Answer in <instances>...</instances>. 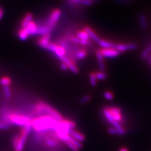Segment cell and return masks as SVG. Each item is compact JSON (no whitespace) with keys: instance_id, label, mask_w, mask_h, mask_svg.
<instances>
[{"instance_id":"6da1fadb","label":"cell","mask_w":151,"mask_h":151,"mask_svg":"<svg viewBox=\"0 0 151 151\" xmlns=\"http://www.w3.org/2000/svg\"><path fill=\"white\" fill-rule=\"evenodd\" d=\"M58 122L47 115L36 116L32 119V130L35 133H45L49 130L54 131Z\"/></svg>"},{"instance_id":"7a4b0ae2","label":"cell","mask_w":151,"mask_h":151,"mask_svg":"<svg viewBox=\"0 0 151 151\" xmlns=\"http://www.w3.org/2000/svg\"><path fill=\"white\" fill-rule=\"evenodd\" d=\"M32 118L27 115L13 111H7L3 114V119L1 120L9 126L17 125L23 127L32 124Z\"/></svg>"},{"instance_id":"3957f363","label":"cell","mask_w":151,"mask_h":151,"mask_svg":"<svg viewBox=\"0 0 151 151\" xmlns=\"http://www.w3.org/2000/svg\"><path fill=\"white\" fill-rule=\"evenodd\" d=\"M32 112L37 116L47 115L58 122L63 120V116L58 111L43 101H39L36 103L33 106Z\"/></svg>"},{"instance_id":"277c9868","label":"cell","mask_w":151,"mask_h":151,"mask_svg":"<svg viewBox=\"0 0 151 151\" xmlns=\"http://www.w3.org/2000/svg\"><path fill=\"white\" fill-rule=\"evenodd\" d=\"M61 15V10L59 9H55L49 13L47 21L44 24L53 31L60 20Z\"/></svg>"},{"instance_id":"5b68a950","label":"cell","mask_w":151,"mask_h":151,"mask_svg":"<svg viewBox=\"0 0 151 151\" xmlns=\"http://www.w3.org/2000/svg\"><path fill=\"white\" fill-rule=\"evenodd\" d=\"M138 48V45L135 44H115L114 49L120 52L121 53L128 50H135Z\"/></svg>"},{"instance_id":"8992f818","label":"cell","mask_w":151,"mask_h":151,"mask_svg":"<svg viewBox=\"0 0 151 151\" xmlns=\"http://www.w3.org/2000/svg\"><path fill=\"white\" fill-rule=\"evenodd\" d=\"M103 112L104 116L106 118V119H107L108 122L113 126L114 128H117V129H120V128H123L122 126V125L120 124V123L115 121V119H114L112 114L110 113V112L108 110V108H104L103 109Z\"/></svg>"},{"instance_id":"52a82bcc","label":"cell","mask_w":151,"mask_h":151,"mask_svg":"<svg viewBox=\"0 0 151 151\" xmlns=\"http://www.w3.org/2000/svg\"><path fill=\"white\" fill-rule=\"evenodd\" d=\"M104 57L113 58L119 56L121 53L114 48L101 49L99 50Z\"/></svg>"},{"instance_id":"ba28073f","label":"cell","mask_w":151,"mask_h":151,"mask_svg":"<svg viewBox=\"0 0 151 151\" xmlns=\"http://www.w3.org/2000/svg\"><path fill=\"white\" fill-rule=\"evenodd\" d=\"M51 38H52L51 34H45L40 36V37L38 39L37 43L40 47L45 49L46 47L48 45V44L50 42Z\"/></svg>"},{"instance_id":"9c48e42d","label":"cell","mask_w":151,"mask_h":151,"mask_svg":"<svg viewBox=\"0 0 151 151\" xmlns=\"http://www.w3.org/2000/svg\"><path fill=\"white\" fill-rule=\"evenodd\" d=\"M60 139L57 137L56 135L55 137H47L44 140L45 145L50 148H55L57 147L59 145Z\"/></svg>"},{"instance_id":"30bf717a","label":"cell","mask_w":151,"mask_h":151,"mask_svg":"<svg viewBox=\"0 0 151 151\" xmlns=\"http://www.w3.org/2000/svg\"><path fill=\"white\" fill-rule=\"evenodd\" d=\"M29 33L30 36H33L37 35V30H38V24L36 22L32 21L30 22L27 27L25 28Z\"/></svg>"},{"instance_id":"8fae6325","label":"cell","mask_w":151,"mask_h":151,"mask_svg":"<svg viewBox=\"0 0 151 151\" xmlns=\"http://www.w3.org/2000/svg\"><path fill=\"white\" fill-rule=\"evenodd\" d=\"M68 134L70 135L71 137H72L73 138L76 139V140H78L80 142H83L86 139L85 136L82 134L81 133L76 131L73 129H70L68 130Z\"/></svg>"},{"instance_id":"7c38bea8","label":"cell","mask_w":151,"mask_h":151,"mask_svg":"<svg viewBox=\"0 0 151 151\" xmlns=\"http://www.w3.org/2000/svg\"><path fill=\"white\" fill-rule=\"evenodd\" d=\"M33 15L30 12H27L22 19L20 22V26L22 28H26L28 24L32 21Z\"/></svg>"},{"instance_id":"4fadbf2b","label":"cell","mask_w":151,"mask_h":151,"mask_svg":"<svg viewBox=\"0 0 151 151\" xmlns=\"http://www.w3.org/2000/svg\"><path fill=\"white\" fill-rule=\"evenodd\" d=\"M96 56L97 58V61H98L99 67L100 70L102 72H105V63H104V57H103V55L101 53V52H100L99 50L96 51Z\"/></svg>"},{"instance_id":"5bb4252c","label":"cell","mask_w":151,"mask_h":151,"mask_svg":"<svg viewBox=\"0 0 151 151\" xmlns=\"http://www.w3.org/2000/svg\"><path fill=\"white\" fill-rule=\"evenodd\" d=\"M84 30L88 34L90 38L92 39V40H93L96 43H98L99 42V40H100L101 38L97 35V34L95 32L91 27H84Z\"/></svg>"},{"instance_id":"9a60e30c","label":"cell","mask_w":151,"mask_h":151,"mask_svg":"<svg viewBox=\"0 0 151 151\" xmlns=\"http://www.w3.org/2000/svg\"><path fill=\"white\" fill-rule=\"evenodd\" d=\"M103 49L114 48L115 47V43H114L113 42L104 40L102 39H100L99 42L97 43Z\"/></svg>"},{"instance_id":"2e32d148","label":"cell","mask_w":151,"mask_h":151,"mask_svg":"<svg viewBox=\"0 0 151 151\" xmlns=\"http://www.w3.org/2000/svg\"><path fill=\"white\" fill-rule=\"evenodd\" d=\"M108 133L112 135H123L126 133V130L123 128L117 129L115 128H110L108 129Z\"/></svg>"},{"instance_id":"e0dca14e","label":"cell","mask_w":151,"mask_h":151,"mask_svg":"<svg viewBox=\"0 0 151 151\" xmlns=\"http://www.w3.org/2000/svg\"><path fill=\"white\" fill-rule=\"evenodd\" d=\"M17 34H18V37L22 41H25L27 40L30 37L29 33L25 28H21L18 31Z\"/></svg>"},{"instance_id":"ac0fdd59","label":"cell","mask_w":151,"mask_h":151,"mask_svg":"<svg viewBox=\"0 0 151 151\" xmlns=\"http://www.w3.org/2000/svg\"><path fill=\"white\" fill-rule=\"evenodd\" d=\"M12 83V80L9 76H3L0 78V85L2 86H10Z\"/></svg>"},{"instance_id":"d6986e66","label":"cell","mask_w":151,"mask_h":151,"mask_svg":"<svg viewBox=\"0 0 151 151\" xmlns=\"http://www.w3.org/2000/svg\"><path fill=\"white\" fill-rule=\"evenodd\" d=\"M54 53L57 57H58L59 58H60L65 56V49L61 45L58 44Z\"/></svg>"},{"instance_id":"ffe728a7","label":"cell","mask_w":151,"mask_h":151,"mask_svg":"<svg viewBox=\"0 0 151 151\" xmlns=\"http://www.w3.org/2000/svg\"><path fill=\"white\" fill-rule=\"evenodd\" d=\"M78 38L80 40H90V37L87 33L83 29L82 30H80L77 32L76 35Z\"/></svg>"},{"instance_id":"44dd1931","label":"cell","mask_w":151,"mask_h":151,"mask_svg":"<svg viewBox=\"0 0 151 151\" xmlns=\"http://www.w3.org/2000/svg\"><path fill=\"white\" fill-rule=\"evenodd\" d=\"M67 140L70 141V142H72L73 145H75L79 150H80V149L83 148V145H82V143L81 142H79L78 140H76V139L73 138L72 137H71L69 134H68V136Z\"/></svg>"},{"instance_id":"7402d4cb","label":"cell","mask_w":151,"mask_h":151,"mask_svg":"<svg viewBox=\"0 0 151 151\" xmlns=\"http://www.w3.org/2000/svg\"><path fill=\"white\" fill-rule=\"evenodd\" d=\"M3 92L4 96L6 99L10 100L12 97V92L10 86L3 87Z\"/></svg>"},{"instance_id":"603a6c76","label":"cell","mask_w":151,"mask_h":151,"mask_svg":"<svg viewBox=\"0 0 151 151\" xmlns=\"http://www.w3.org/2000/svg\"><path fill=\"white\" fill-rule=\"evenodd\" d=\"M87 55V52L85 50H78L75 54V57L76 60H83Z\"/></svg>"},{"instance_id":"cb8c5ba5","label":"cell","mask_w":151,"mask_h":151,"mask_svg":"<svg viewBox=\"0 0 151 151\" xmlns=\"http://www.w3.org/2000/svg\"><path fill=\"white\" fill-rule=\"evenodd\" d=\"M95 75H96L97 80H100V81L105 80L108 78L107 74L105 72H102V71L95 73Z\"/></svg>"},{"instance_id":"d4e9b609","label":"cell","mask_w":151,"mask_h":151,"mask_svg":"<svg viewBox=\"0 0 151 151\" xmlns=\"http://www.w3.org/2000/svg\"><path fill=\"white\" fill-rule=\"evenodd\" d=\"M90 84L92 87H95L97 85V78L95 73H91L90 74Z\"/></svg>"},{"instance_id":"484cf974","label":"cell","mask_w":151,"mask_h":151,"mask_svg":"<svg viewBox=\"0 0 151 151\" xmlns=\"http://www.w3.org/2000/svg\"><path fill=\"white\" fill-rule=\"evenodd\" d=\"M151 43L148 45V46L141 53V58L142 59H145L148 57V55L151 53Z\"/></svg>"},{"instance_id":"4316f807","label":"cell","mask_w":151,"mask_h":151,"mask_svg":"<svg viewBox=\"0 0 151 151\" xmlns=\"http://www.w3.org/2000/svg\"><path fill=\"white\" fill-rule=\"evenodd\" d=\"M68 69L70 70L73 73H78L79 72V70L78 68V67L76 65L74 62H71L69 65H67Z\"/></svg>"},{"instance_id":"83f0119b","label":"cell","mask_w":151,"mask_h":151,"mask_svg":"<svg viewBox=\"0 0 151 151\" xmlns=\"http://www.w3.org/2000/svg\"><path fill=\"white\" fill-rule=\"evenodd\" d=\"M103 96L105 99L109 101H111L113 100L114 98V95L113 93L109 91H106L104 92L103 93Z\"/></svg>"},{"instance_id":"f1b7e54d","label":"cell","mask_w":151,"mask_h":151,"mask_svg":"<svg viewBox=\"0 0 151 151\" xmlns=\"http://www.w3.org/2000/svg\"><path fill=\"white\" fill-rule=\"evenodd\" d=\"M68 39L70 42H72V43L77 44H81V40L76 35H70L69 36Z\"/></svg>"},{"instance_id":"f546056e","label":"cell","mask_w":151,"mask_h":151,"mask_svg":"<svg viewBox=\"0 0 151 151\" xmlns=\"http://www.w3.org/2000/svg\"><path fill=\"white\" fill-rule=\"evenodd\" d=\"M140 24L141 27L143 29H146L147 28V21L146 17L142 15L140 17Z\"/></svg>"},{"instance_id":"4dcf8cb0","label":"cell","mask_w":151,"mask_h":151,"mask_svg":"<svg viewBox=\"0 0 151 151\" xmlns=\"http://www.w3.org/2000/svg\"><path fill=\"white\" fill-rule=\"evenodd\" d=\"M91 96L89 95H86L81 98L80 100V103L81 105L86 104L87 103H88L91 100Z\"/></svg>"},{"instance_id":"1f68e13d","label":"cell","mask_w":151,"mask_h":151,"mask_svg":"<svg viewBox=\"0 0 151 151\" xmlns=\"http://www.w3.org/2000/svg\"><path fill=\"white\" fill-rule=\"evenodd\" d=\"M108 109L112 115L115 114H122V110L120 108L117 107H110Z\"/></svg>"},{"instance_id":"d6a6232c","label":"cell","mask_w":151,"mask_h":151,"mask_svg":"<svg viewBox=\"0 0 151 151\" xmlns=\"http://www.w3.org/2000/svg\"><path fill=\"white\" fill-rule=\"evenodd\" d=\"M65 143L71 150H72L73 151H79V149L75 145H73L72 142H70V141L67 140L65 142Z\"/></svg>"},{"instance_id":"836d02e7","label":"cell","mask_w":151,"mask_h":151,"mask_svg":"<svg viewBox=\"0 0 151 151\" xmlns=\"http://www.w3.org/2000/svg\"><path fill=\"white\" fill-rule=\"evenodd\" d=\"M60 68L61 70H68V65L65 64L64 63H61V65H60Z\"/></svg>"},{"instance_id":"e575fe53","label":"cell","mask_w":151,"mask_h":151,"mask_svg":"<svg viewBox=\"0 0 151 151\" xmlns=\"http://www.w3.org/2000/svg\"><path fill=\"white\" fill-rule=\"evenodd\" d=\"M69 1H70V2L71 4L76 5V4H77L78 3H81L82 2L83 0H69Z\"/></svg>"},{"instance_id":"d590c367","label":"cell","mask_w":151,"mask_h":151,"mask_svg":"<svg viewBox=\"0 0 151 151\" xmlns=\"http://www.w3.org/2000/svg\"><path fill=\"white\" fill-rule=\"evenodd\" d=\"M4 13H5V11H4V9L2 7H0V20L2 19V18L4 15Z\"/></svg>"},{"instance_id":"8d00e7d4","label":"cell","mask_w":151,"mask_h":151,"mask_svg":"<svg viewBox=\"0 0 151 151\" xmlns=\"http://www.w3.org/2000/svg\"><path fill=\"white\" fill-rule=\"evenodd\" d=\"M119 151H129V150L125 148V147H123V148H121Z\"/></svg>"}]
</instances>
